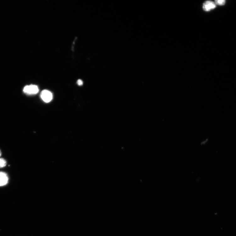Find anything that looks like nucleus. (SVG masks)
I'll use <instances>...</instances> for the list:
<instances>
[{
	"label": "nucleus",
	"mask_w": 236,
	"mask_h": 236,
	"mask_svg": "<svg viewBox=\"0 0 236 236\" xmlns=\"http://www.w3.org/2000/svg\"><path fill=\"white\" fill-rule=\"evenodd\" d=\"M216 5L215 3L211 1H207L203 5V9L204 11L209 12L215 8Z\"/></svg>",
	"instance_id": "nucleus-3"
},
{
	"label": "nucleus",
	"mask_w": 236,
	"mask_h": 236,
	"mask_svg": "<svg viewBox=\"0 0 236 236\" xmlns=\"http://www.w3.org/2000/svg\"><path fill=\"white\" fill-rule=\"evenodd\" d=\"M2 155V152H1V149H0V157H1V156Z\"/></svg>",
	"instance_id": "nucleus-8"
},
{
	"label": "nucleus",
	"mask_w": 236,
	"mask_h": 236,
	"mask_svg": "<svg viewBox=\"0 0 236 236\" xmlns=\"http://www.w3.org/2000/svg\"><path fill=\"white\" fill-rule=\"evenodd\" d=\"M77 84L78 85L81 86L83 84V82L81 80H78L77 81Z\"/></svg>",
	"instance_id": "nucleus-7"
},
{
	"label": "nucleus",
	"mask_w": 236,
	"mask_h": 236,
	"mask_svg": "<svg viewBox=\"0 0 236 236\" xmlns=\"http://www.w3.org/2000/svg\"><path fill=\"white\" fill-rule=\"evenodd\" d=\"M8 181V178L5 172H0V186L7 184Z\"/></svg>",
	"instance_id": "nucleus-4"
},
{
	"label": "nucleus",
	"mask_w": 236,
	"mask_h": 236,
	"mask_svg": "<svg viewBox=\"0 0 236 236\" xmlns=\"http://www.w3.org/2000/svg\"><path fill=\"white\" fill-rule=\"evenodd\" d=\"M215 3L216 5L222 6L225 4L226 1L225 0H216L215 1Z\"/></svg>",
	"instance_id": "nucleus-6"
},
{
	"label": "nucleus",
	"mask_w": 236,
	"mask_h": 236,
	"mask_svg": "<svg viewBox=\"0 0 236 236\" xmlns=\"http://www.w3.org/2000/svg\"><path fill=\"white\" fill-rule=\"evenodd\" d=\"M23 92L28 94H35L38 92V88L37 86L30 85L26 86L23 89Z\"/></svg>",
	"instance_id": "nucleus-1"
},
{
	"label": "nucleus",
	"mask_w": 236,
	"mask_h": 236,
	"mask_svg": "<svg viewBox=\"0 0 236 236\" xmlns=\"http://www.w3.org/2000/svg\"><path fill=\"white\" fill-rule=\"evenodd\" d=\"M7 164L6 161L3 158L0 159V168L5 167Z\"/></svg>",
	"instance_id": "nucleus-5"
},
{
	"label": "nucleus",
	"mask_w": 236,
	"mask_h": 236,
	"mask_svg": "<svg viewBox=\"0 0 236 236\" xmlns=\"http://www.w3.org/2000/svg\"><path fill=\"white\" fill-rule=\"evenodd\" d=\"M41 97L46 103L50 102L53 98V94L49 91L46 90H43L41 93Z\"/></svg>",
	"instance_id": "nucleus-2"
}]
</instances>
